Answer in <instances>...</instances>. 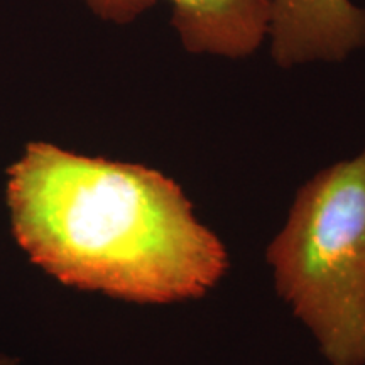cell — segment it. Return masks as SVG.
Here are the masks:
<instances>
[{"label":"cell","mask_w":365,"mask_h":365,"mask_svg":"<svg viewBox=\"0 0 365 365\" xmlns=\"http://www.w3.org/2000/svg\"><path fill=\"white\" fill-rule=\"evenodd\" d=\"M14 239L76 289L143 304L203 298L228 271L223 242L175 180L135 163L34 140L7 170Z\"/></svg>","instance_id":"obj_1"},{"label":"cell","mask_w":365,"mask_h":365,"mask_svg":"<svg viewBox=\"0 0 365 365\" xmlns=\"http://www.w3.org/2000/svg\"><path fill=\"white\" fill-rule=\"evenodd\" d=\"M266 261L327 362L365 365V149L301 186Z\"/></svg>","instance_id":"obj_2"},{"label":"cell","mask_w":365,"mask_h":365,"mask_svg":"<svg viewBox=\"0 0 365 365\" xmlns=\"http://www.w3.org/2000/svg\"><path fill=\"white\" fill-rule=\"evenodd\" d=\"M105 22L127 26L158 0H81ZM171 24L191 54L242 59L254 54L267 38L269 0H170Z\"/></svg>","instance_id":"obj_3"},{"label":"cell","mask_w":365,"mask_h":365,"mask_svg":"<svg viewBox=\"0 0 365 365\" xmlns=\"http://www.w3.org/2000/svg\"><path fill=\"white\" fill-rule=\"evenodd\" d=\"M267 38L279 68L339 63L365 48V7L352 0H269Z\"/></svg>","instance_id":"obj_4"},{"label":"cell","mask_w":365,"mask_h":365,"mask_svg":"<svg viewBox=\"0 0 365 365\" xmlns=\"http://www.w3.org/2000/svg\"><path fill=\"white\" fill-rule=\"evenodd\" d=\"M0 365H19V359L7 354H0Z\"/></svg>","instance_id":"obj_5"}]
</instances>
